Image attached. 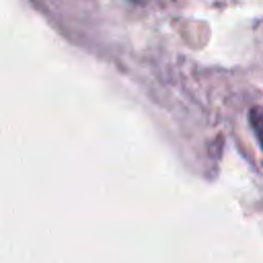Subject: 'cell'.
Returning a JSON list of instances; mask_svg holds the SVG:
<instances>
[{
  "instance_id": "6da1fadb",
  "label": "cell",
  "mask_w": 263,
  "mask_h": 263,
  "mask_svg": "<svg viewBox=\"0 0 263 263\" xmlns=\"http://www.w3.org/2000/svg\"><path fill=\"white\" fill-rule=\"evenodd\" d=\"M249 121H251V127L255 132V138L263 150V107H253L249 111Z\"/></svg>"
}]
</instances>
